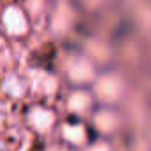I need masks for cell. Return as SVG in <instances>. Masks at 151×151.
Listing matches in <instances>:
<instances>
[{"label":"cell","instance_id":"obj_1","mask_svg":"<svg viewBox=\"0 0 151 151\" xmlns=\"http://www.w3.org/2000/svg\"><path fill=\"white\" fill-rule=\"evenodd\" d=\"M32 121H34V125L39 130H46V128H49V125L53 121V116L49 113H46V111H37L32 116Z\"/></svg>","mask_w":151,"mask_h":151},{"label":"cell","instance_id":"obj_2","mask_svg":"<svg viewBox=\"0 0 151 151\" xmlns=\"http://www.w3.org/2000/svg\"><path fill=\"white\" fill-rule=\"evenodd\" d=\"M65 137L69 141L76 142V144H79V142L84 141V132H83L81 127H67L65 128Z\"/></svg>","mask_w":151,"mask_h":151},{"label":"cell","instance_id":"obj_3","mask_svg":"<svg viewBox=\"0 0 151 151\" xmlns=\"http://www.w3.org/2000/svg\"><path fill=\"white\" fill-rule=\"evenodd\" d=\"M91 151H107V148L100 144V146H97V148H93V150H91Z\"/></svg>","mask_w":151,"mask_h":151}]
</instances>
